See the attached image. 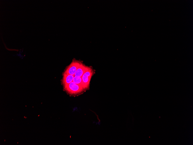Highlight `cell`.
Instances as JSON below:
<instances>
[{
	"instance_id": "6da1fadb",
	"label": "cell",
	"mask_w": 193,
	"mask_h": 145,
	"mask_svg": "<svg viewBox=\"0 0 193 145\" xmlns=\"http://www.w3.org/2000/svg\"><path fill=\"white\" fill-rule=\"evenodd\" d=\"M64 89L68 93L72 95L80 94L85 90L82 87L73 81L64 87Z\"/></svg>"
},
{
	"instance_id": "7a4b0ae2",
	"label": "cell",
	"mask_w": 193,
	"mask_h": 145,
	"mask_svg": "<svg viewBox=\"0 0 193 145\" xmlns=\"http://www.w3.org/2000/svg\"><path fill=\"white\" fill-rule=\"evenodd\" d=\"M94 73V70L91 67H89L81 77L83 84V87L85 90L89 88L91 78Z\"/></svg>"
},
{
	"instance_id": "3957f363",
	"label": "cell",
	"mask_w": 193,
	"mask_h": 145,
	"mask_svg": "<svg viewBox=\"0 0 193 145\" xmlns=\"http://www.w3.org/2000/svg\"><path fill=\"white\" fill-rule=\"evenodd\" d=\"M81 62L73 59L71 63L66 67L64 73L74 75Z\"/></svg>"
},
{
	"instance_id": "277c9868",
	"label": "cell",
	"mask_w": 193,
	"mask_h": 145,
	"mask_svg": "<svg viewBox=\"0 0 193 145\" xmlns=\"http://www.w3.org/2000/svg\"><path fill=\"white\" fill-rule=\"evenodd\" d=\"M89 67L85 65L81 62L79 66L76 70L74 76L81 77L83 74L88 69Z\"/></svg>"
},
{
	"instance_id": "5b68a950",
	"label": "cell",
	"mask_w": 193,
	"mask_h": 145,
	"mask_svg": "<svg viewBox=\"0 0 193 145\" xmlns=\"http://www.w3.org/2000/svg\"><path fill=\"white\" fill-rule=\"evenodd\" d=\"M74 75L64 73L62 79V83L64 87L73 82Z\"/></svg>"
},
{
	"instance_id": "8992f818",
	"label": "cell",
	"mask_w": 193,
	"mask_h": 145,
	"mask_svg": "<svg viewBox=\"0 0 193 145\" xmlns=\"http://www.w3.org/2000/svg\"><path fill=\"white\" fill-rule=\"evenodd\" d=\"M73 81L75 84L79 85L83 87V81L81 77L74 76Z\"/></svg>"
}]
</instances>
